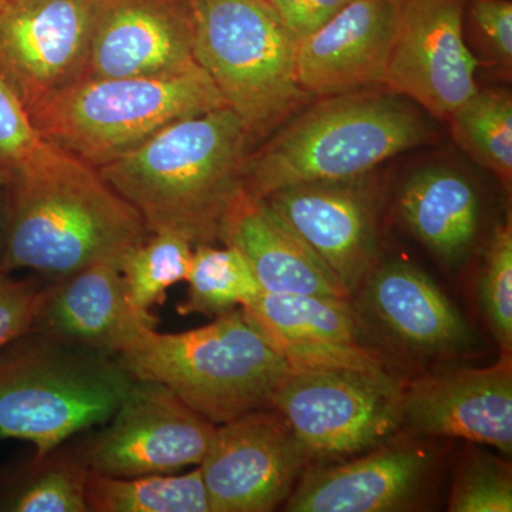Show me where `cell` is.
Masks as SVG:
<instances>
[{
	"label": "cell",
	"mask_w": 512,
	"mask_h": 512,
	"mask_svg": "<svg viewBox=\"0 0 512 512\" xmlns=\"http://www.w3.org/2000/svg\"><path fill=\"white\" fill-rule=\"evenodd\" d=\"M251 140L241 117L220 107L168 124L97 171L136 208L150 234L212 244L221 241L225 218L244 192Z\"/></svg>",
	"instance_id": "1"
},
{
	"label": "cell",
	"mask_w": 512,
	"mask_h": 512,
	"mask_svg": "<svg viewBox=\"0 0 512 512\" xmlns=\"http://www.w3.org/2000/svg\"><path fill=\"white\" fill-rule=\"evenodd\" d=\"M0 271L20 269L55 282L103 259L120 258L148 237L143 218L79 158L53 147L5 188Z\"/></svg>",
	"instance_id": "2"
},
{
	"label": "cell",
	"mask_w": 512,
	"mask_h": 512,
	"mask_svg": "<svg viewBox=\"0 0 512 512\" xmlns=\"http://www.w3.org/2000/svg\"><path fill=\"white\" fill-rule=\"evenodd\" d=\"M429 121L396 93L322 97L248 154L242 188L256 200L292 185L366 177L377 165L429 143Z\"/></svg>",
	"instance_id": "3"
},
{
	"label": "cell",
	"mask_w": 512,
	"mask_h": 512,
	"mask_svg": "<svg viewBox=\"0 0 512 512\" xmlns=\"http://www.w3.org/2000/svg\"><path fill=\"white\" fill-rule=\"evenodd\" d=\"M134 380L113 353L30 329L0 349V440L45 457L109 421Z\"/></svg>",
	"instance_id": "4"
},
{
	"label": "cell",
	"mask_w": 512,
	"mask_h": 512,
	"mask_svg": "<svg viewBox=\"0 0 512 512\" xmlns=\"http://www.w3.org/2000/svg\"><path fill=\"white\" fill-rule=\"evenodd\" d=\"M119 357L136 379L164 384L215 426L269 407L292 369L241 308L188 332L141 328Z\"/></svg>",
	"instance_id": "5"
},
{
	"label": "cell",
	"mask_w": 512,
	"mask_h": 512,
	"mask_svg": "<svg viewBox=\"0 0 512 512\" xmlns=\"http://www.w3.org/2000/svg\"><path fill=\"white\" fill-rule=\"evenodd\" d=\"M227 107L200 64L167 76L84 79L28 111L50 146L94 168L111 163L174 121Z\"/></svg>",
	"instance_id": "6"
},
{
	"label": "cell",
	"mask_w": 512,
	"mask_h": 512,
	"mask_svg": "<svg viewBox=\"0 0 512 512\" xmlns=\"http://www.w3.org/2000/svg\"><path fill=\"white\" fill-rule=\"evenodd\" d=\"M194 59L252 138L265 136L311 94L295 73L296 42L268 0H190Z\"/></svg>",
	"instance_id": "7"
},
{
	"label": "cell",
	"mask_w": 512,
	"mask_h": 512,
	"mask_svg": "<svg viewBox=\"0 0 512 512\" xmlns=\"http://www.w3.org/2000/svg\"><path fill=\"white\" fill-rule=\"evenodd\" d=\"M404 386L387 370L292 367L272 394L312 460H340L383 446L403 427Z\"/></svg>",
	"instance_id": "8"
},
{
	"label": "cell",
	"mask_w": 512,
	"mask_h": 512,
	"mask_svg": "<svg viewBox=\"0 0 512 512\" xmlns=\"http://www.w3.org/2000/svg\"><path fill=\"white\" fill-rule=\"evenodd\" d=\"M103 426L74 450L89 471L116 478L200 466L217 431L173 390L141 379Z\"/></svg>",
	"instance_id": "9"
},
{
	"label": "cell",
	"mask_w": 512,
	"mask_h": 512,
	"mask_svg": "<svg viewBox=\"0 0 512 512\" xmlns=\"http://www.w3.org/2000/svg\"><path fill=\"white\" fill-rule=\"evenodd\" d=\"M312 463L276 409L220 424L200 464L211 512H268L285 503Z\"/></svg>",
	"instance_id": "10"
},
{
	"label": "cell",
	"mask_w": 512,
	"mask_h": 512,
	"mask_svg": "<svg viewBox=\"0 0 512 512\" xmlns=\"http://www.w3.org/2000/svg\"><path fill=\"white\" fill-rule=\"evenodd\" d=\"M466 0H399L384 86L437 119L477 93L478 62L463 35Z\"/></svg>",
	"instance_id": "11"
},
{
	"label": "cell",
	"mask_w": 512,
	"mask_h": 512,
	"mask_svg": "<svg viewBox=\"0 0 512 512\" xmlns=\"http://www.w3.org/2000/svg\"><path fill=\"white\" fill-rule=\"evenodd\" d=\"M96 0H22L0 13V76L26 110L86 74Z\"/></svg>",
	"instance_id": "12"
},
{
	"label": "cell",
	"mask_w": 512,
	"mask_h": 512,
	"mask_svg": "<svg viewBox=\"0 0 512 512\" xmlns=\"http://www.w3.org/2000/svg\"><path fill=\"white\" fill-rule=\"evenodd\" d=\"M264 201L349 295L375 269L377 211L366 177L292 185Z\"/></svg>",
	"instance_id": "13"
},
{
	"label": "cell",
	"mask_w": 512,
	"mask_h": 512,
	"mask_svg": "<svg viewBox=\"0 0 512 512\" xmlns=\"http://www.w3.org/2000/svg\"><path fill=\"white\" fill-rule=\"evenodd\" d=\"M195 64L190 0H96L82 80L167 76Z\"/></svg>",
	"instance_id": "14"
},
{
	"label": "cell",
	"mask_w": 512,
	"mask_h": 512,
	"mask_svg": "<svg viewBox=\"0 0 512 512\" xmlns=\"http://www.w3.org/2000/svg\"><path fill=\"white\" fill-rule=\"evenodd\" d=\"M431 437L512 451L511 355L490 367L414 380L403 392V426Z\"/></svg>",
	"instance_id": "15"
},
{
	"label": "cell",
	"mask_w": 512,
	"mask_h": 512,
	"mask_svg": "<svg viewBox=\"0 0 512 512\" xmlns=\"http://www.w3.org/2000/svg\"><path fill=\"white\" fill-rule=\"evenodd\" d=\"M399 0H352L335 18L296 43L299 86L316 97L383 84L396 35Z\"/></svg>",
	"instance_id": "16"
},
{
	"label": "cell",
	"mask_w": 512,
	"mask_h": 512,
	"mask_svg": "<svg viewBox=\"0 0 512 512\" xmlns=\"http://www.w3.org/2000/svg\"><path fill=\"white\" fill-rule=\"evenodd\" d=\"M433 466L429 448L386 444L349 463L306 468L285 511L386 512L404 510L420 493Z\"/></svg>",
	"instance_id": "17"
},
{
	"label": "cell",
	"mask_w": 512,
	"mask_h": 512,
	"mask_svg": "<svg viewBox=\"0 0 512 512\" xmlns=\"http://www.w3.org/2000/svg\"><path fill=\"white\" fill-rule=\"evenodd\" d=\"M156 326L151 313L138 312L131 305L120 258H111L49 282L35 328L119 356L138 330Z\"/></svg>",
	"instance_id": "18"
},
{
	"label": "cell",
	"mask_w": 512,
	"mask_h": 512,
	"mask_svg": "<svg viewBox=\"0 0 512 512\" xmlns=\"http://www.w3.org/2000/svg\"><path fill=\"white\" fill-rule=\"evenodd\" d=\"M367 305L384 328L414 352L446 355L471 342L466 320L429 275L389 262L367 276Z\"/></svg>",
	"instance_id": "19"
},
{
	"label": "cell",
	"mask_w": 512,
	"mask_h": 512,
	"mask_svg": "<svg viewBox=\"0 0 512 512\" xmlns=\"http://www.w3.org/2000/svg\"><path fill=\"white\" fill-rule=\"evenodd\" d=\"M221 241L244 255L264 292L349 299L338 279L282 224L264 200L242 192L225 218Z\"/></svg>",
	"instance_id": "20"
},
{
	"label": "cell",
	"mask_w": 512,
	"mask_h": 512,
	"mask_svg": "<svg viewBox=\"0 0 512 512\" xmlns=\"http://www.w3.org/2000/svg\"><path fill=\"white\" fill-rule=\"evenodd\" d=\"M399 211L414 237L448 265L463 261L476 241V188L466 175L446 165L416 171L400 192Z\"/></svg>",
	"instance_id": "21"
},
{
	"label": "cell",
	"mask_w": 512,
	"mask_h": 512,
	"mask_svg": "<svg viewBox=\"0 0 512 512\" xmlns=\"http://www.w3.org/2000/svg\"><path fill=\"white\" fill-rule=\"evenodd\" d=\"M89 473L64 444L45 457L0 467V512H89Z\"/></svg>",
	"instance_id": "22"
},
{
	"label": "cell",
	"mask_w": 512,
	"mask_h": 512,
	"mask_svg": "<svg viewBox=\"0 0 512 512\" xmlns=\"http://www.w3.org/2000/svg\"><path fill=\"white\" fill-rule=\"evenodd\" d=\"M266 336L357 343V319L348 299L262 291L241 306Z\"/></svg>",
	"instance_id": "23"
},
{
	"label": "cell",
	"mask_w": 512,
	"mask_h": 512,
	"mask_svg": "<svg viewBox=\"0 0 512 512\" xmlns=\"http://www.w3.org/2000/svg\"><path fill=\"white\" fill-rule=\"evenodd\" d=\"M86 500L92 512H211L201 468L187 474L116 478L90 471Z\"/></svg>",
	"instance_id": "24"
},
{
	"label": "cell",
	"mask_w": 512,
	"mask_h": 512,
	"mask_svg": "<svg viewBox=\"0 0 512 512\" xmlns=\"http://www.w3.org/2000/svg\"><path fill=\"white\" fill-rule=\"evenodd\" d=\"M187 282V298L177 308L181 316L217 318L241 308L262 292L247 259L231 245L194 247Z\"/></svg>",
	"instance_id": "25"
},
{
	"label": "cell",
	"mask_w": 512,
	"mask_h": 512,
	"mask_svg": "<svg viewBox=\"0 0 512 512\" xmlns=\"http://www.w3.org/2000/svg\"><path fill=\"white\" fill-rule=\"evenodd\" d=\"M448 121L458 146L505 184L512 177V99L505 90H477Z\"/></svg>",
	"instance_id": "26"
},
{
	"label": "cell",
	"mask_w": 512,
	"mask_h": 512,
	"mask_svg": "<svg viewBox=\"0 0 512 512\" xmlns=\"http://www.w3.org/2000/svg\"><path fill=\"white\" fill-rule=\"evenodd\" d=\"M194 245L171 232L148 234L120 256L128 299L136 311L151 313L163 305L168 288L187 281Z\"/></svg>",
	"instance_id": "27"
},
{
	"label": "cell",
	"mask_w": 512,
	"mask_h": 512,
	"mask_svg": "<svg viewBox=\"0 0 512 512\" xmlns=\"http://www.w3.org/2000/svg\"><path fill=\"white\" fill-rule=\"evenodd\" d=\"M480 303L494 338L511 355L512 348V228L511 222L495 229L480 278Z\"/></svg>",
	"instance_id": "28"
},
{
	"label": "cell",
	"mask_w": 512,
	"mask_h": 512,
	"mask_svg": "<svg viewBox=\"0 0 512 512\" xmlns=\"http://www.w3.org/2000/svg\"><path fill=\"white\" fill-rule=\"evenodd\" d=\"M448 511L511 512V467L487 454L468 456L454 480Z\"/></svg>",
	"instance_id": "29"
},
{
	"label": "cell",
	"mask_w": 512,
	"mask_h": 512,
	"mask_svg": "<svg viewBox=\"0 0 512 512\" xmlns=\"http://www.w3.org/2000/svg\"><path fill=\"white\" fill-rule=\"evenodd\" d=\"M52 148L37 133L18 94L0 76V187H8Z\"/></svg>",
	"instance_id": "30"
},
{
	"label": "cell",
	"mask_w": 512,
	"mask_h": 512,
	"mask_svg": "<svg viewBox=\"0 0 512 512\" xmlns=\"http://www.w3.org/2000/svg\"><path fill=\"white\" fill-rule=\"evenodd\" d=\"M264 336L291 367L298 369L386 370L382 360L359 343Z\"/></svg>",
	"instance_id": "31"
},
{
	"label": "cell",
	"mask_w": 512,
	"mask_h": 512,
	"mask_svg": "<svg viewBox=\"0 0 512 512\" xmlns=\"http://www.w3.org/2000/svg\"><path fill=\"white\" fill-rule=\"evenodd\" d=\"M49 284L0 271V349L35 328Z\"/></svg>",
	"instance_id": "32"
},
{
	"label": "cell",
	"mask_w": 512,
	"mask_h": 512,
	"mask_svg": "<svg viewBox=\"0 0 512 512\" xmlns=\"http://www.w3.org/2000/svg\"><path fill=\"white\" fill-rule=\"evenodd\" d=\"M471 18L494 59L512 62V3L510 0H471Z\"/></svg>",
	"instance_id": "33"
},
{
	"label": "cell",
	"mask_w": 512,
	"mask_h": 512,
	"mask_svg": "<svg viewBox=\"0 0 512 512\" xmlns=\"http://www.w3.org/2000/svg\"><path fill=\"white\" fill-rule=\"evenodd\" d=\"M295 42H301L335 18L352 0H268Z\"/></svg>",
	"instance_id": "34"
},
{
	"label": "cell",
	"mask_w": 512,
	"mask_h": 512,
	"mask_svg": "<svg viewBox=\"0 0 512 512\" xmlns=\"http://www.w3.org/2000/svg\"><path fill=\"white\" fill-rule=\"evenodd\" d=\"M6 235V192L0 187V264H2L3 249H5Z\"/></svg>",
	"instance_id": "35"
},
{
	"label": "cell",
	"mask_w": 512,
	"mask_h": 512,
	"mask_svg": "<svg viewBox=\"0 0 512 512\" xmlns=\"http://www.w3.org/2000/svg\"><path fill=\"white\" fill-rule=\"evenodd\" d=\"M19 2H22V0H0V13L12 8V6L18 5Z\"/></svg>",
	"instance_id": "36"
}]
</instances>
